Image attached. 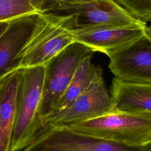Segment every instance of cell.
Masks as SVG:
<instances>
[{
	"label": "cell",
	"mask_w": 151,
	"mask_h": 151,
	"mask_svg": "<svg viewBox=\"0 0 151 151\" xmlns=\"http://www.w3.org/2000/svg\"><path fill=\"white\" fill-rule=\"evenodd\" d=\"M44 73V66L22 68L16 96L15 118L9 151L25 149L41 129L38 109Z\"/></svg>",
	"instance_id": "6da1fadb"
},
{
	"label": "cell",
	"mask_w": 151,
	"mask_h": 151,
	"mask_svg": "<svg viewBox=\"0 0 151 151\" xmlns=\"http://www.w3.org/2000/svg\"><path fill=\"white\" fill-rule=\"evenodd\" d=\"M94 52L88 46L73 42L44 65L41 96L38 109L41 129L45 120L55 113L81 61L88 57H93Z\"/></svg>",
	"instance_id": "7a4b0ae2"
},
{
	"label": "cell",
	"mask_w": 151,
	"mask_h": 151,
	"mask_svg": "<svg viewBox=\"0 0 151 151\" xmlns=\"http://www.w3.org/2000/svg\"><path fill=\"white\" fill-rule=\"evenodd\" d=\"M40 14L34 34L19 55V68L44 66L55 55L74 42L73 30L77 27L76 15Z\"/></svg>",
	"instance_id": "3957f363"
},
{
	"label": "cell",
	"mask_w": 151,
	"mask_h": 151,
	"mask_svg": "<svg viewBox=\"0 0 151 151\" xmlns=\"http://www.w3.org/2000/svg\"><path fill=\"white\" fill-rule=\"evenodd\" d=\"M65 127L130 146L151 143V116L112 112Z\"/></svg>",
	"instance_id": "277c9868"
},
{
	"label": "cell",
	"mask_w": 151,
	"mask_h": 151,
	"mask_svg": "<svg viewBox=\"0 0 151 151\" xmlns=\"http://www.w3.org/2000/svg\"><path fill=\"white\" fill-rule=\"evenodd\" d=\"M23 151H151V143L130 146L63 127L41 129Z\"/></svg>",
	"instance_id": "5b68a950"
},
{
	"label": "cell",
	"mask_w": 151,
	"mask_h": 151,
	"mask_svg": "<svg viewBox=\"0 0 151 151\" xmlns=\"http://www.w3.org/2000/svg\"><path fill=\"white\" fill-rule=\"evenodd\" d=\"M77 16V28L146 24L130 14L114 0L65 1L50 12Z\"/></svg>",
	"instance_id": "8992f818"
},
{
	"label": "cell",
	"mask_w": 151,
	"mask_h": 151,
	"mask_svg": "<svg viewBox=\"0 0 151 151\" xmlns=\"http://www.w3.org/2000/svg\"><path fill=\"white\" fill-rule=\"evenodd\" d=\"M106 54L110 58L109 68L115 77L130 82L151 83L150 31Z\"/></svg>",
	"instance_id": "52a82bcc"
},
{
	"label": "cell",
	"mask_w": 151,
	"mask_h": 151,
	"mask_svg": "<svg viewBox=\"0 0 151 151\" xmlns=\"http://www.w3.org/2000/svg\"><path fill=\"white\" fill-rule=\"evenodd\" d=\"M112 112L111 97L103 79L82 93L68 106L48 117L41 129L68 127Z\"/></svg>",
	"instance_id": "ba28073f"
},
{
	"label": "cell",
	"mask_w": 151,
	"mask_h": 151,
	"mask_svg": "<svg viewBox=\"0 0 151 151\" xmlns=\"http://www.w3.org/2000/svg\"><path fill=\"white\" fill-rule=\"evenodd\" d=\"M41 19L38 13L11 19L0 35V81L19 68V55L34 34Z\"/></svg>",
	"instance_id": "9c48e42d"
},
{
	"label": "cell",
	"mask_w": 151,
	"mask_h": 151,
	"mask_svg": "<svg viewBox=\"0 0 151 151\" xmlns=\"http://www.w3.org/2000/svg\"><path fill=\"white\" fill-rule=\"evenodd\" d=\"M146 24L76 28L73 30V36L74 42L83 44L94 52L100 51L106 54L150 31Z\"/></svg>",
	"instance_id": "30bf717a"
},
{
	"label": "cell",
	"mask_w": 151,
	"mask_h": 151,
	"mask_svg": "<svg viewBox=\"0 0 151 151\" xmlns=\"http://www.w3.org/2000/svg\"><path fill=\"white\" fill-rule=\"evenodd\" d=\"M113 112L151 116V83L113 78L110 88Z\"/></svg>",
	"instance_id": "8fae6325"
},
{
	"label": "cell",
	"mask_w": 151,
	"mask_h": 151,
	"mask_svg": "<svg viewBox=\"0 0 151 151\" xmlns=\"http://www.w3.org/2000/svg\"><path fill=\"white\" fill-rule=\"evenodd\" d=\"M21 71L22 68H18L0 81V151H9Z\"/></svg>",
	"instance_id": "7c38bea8"
},
{
	"label": "cell",
	"mask_w": 151,
	"mask_h": 151,
	"mask_svg": "<svg viewBox=\"0 0 151 151\" xmlns=\"http://www.w3.org/2000/svg\"><path fill=\"white\" fill-rule=\"evenodd\" d=\"M91 58L88 57L81 61L54 114L68 106L82 93L94 84L103 79V70L101 67L93 64L91 63Z\"/></svg>",
	"instance_id": "4fadbf2b"
},
{
	"label": "cell",
	"mask_w": 151,
	"mask_h": 151,
	"mask_svg": "<svg viewBox=\"0 0 151 151\" xmlns=\"http://www.w3.org/2000/svg\"><path fill=\"white\" fill-rule=\"evenodd\" d=\"M35 13L38 12L29 0H0V22Z\"/></svg>",
	"instance_id": "5bb4252c"
},
{
	"label": "cell",
	"mask_w": 151,
	"mask_h": 151,
	"mask_svg": "<svg viewBox=\"0 0 151 151\" xmlns=\"http://www.w3.org/2000/svg\"><path fill=\"white\" fill-rule=\"evenodd\" d=\"M134 17L147 23L151 20V0H116Z\"/></svg>",
	"instance_id": "9a60e30c"
},
{
	"label": "cell",
	"mask_w": 151,
	"mask_h": 151,
	"mask_svg": "<svg viewBox=\"0 0 151 151\" xmlns=\"http://www.w3.org/2000/svg\"><path fill=\"white\" fill-rule=\"evenodd\" d=\"M29 1L38 14L50 13L64 2L58 0H29Z\"/></svg>",
	"instance_id": "2e32d148"
},
{
	"label": "cell",
	"mask_w": 151,
	"mask_h": 151,
	"mask_svg": "<svg viewBox=\"0 0 151 151\" xmlns=\"http://www.w3.org/2000/svg\"><path fill=\"white\" fill-rule=\"evenodd\" d=\"M9 21H4V22H0V35L5 31L6 27L8 25Z\"/></svg>",
	"instance_id": "e0dca14e"
},
{
	"label": "cell",
	"mask_w": 151,
	"mask_h": 151,
	"mask_svg": "<svg viewBox=\"0 0 151 151\" xmlns=\"http://www.w3.org/2000/svg\"><path fill=\"white\" fill-rule=\"evenodd\" d=\"M60 1H76V0H58Z\"/></svg>",
	"instance_id": "ac0fdd59"
}]
</instances>
